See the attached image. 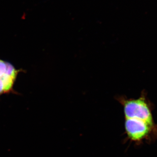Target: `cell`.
Listing matches in <instances>:
<instances>
[{
  "mask_svg": "<svg viewBox=\"0 0 157 157\" xmlns=\"http://www.w3.org/2000/svg\"><path fill=\"white\" fill-rule=\"evenodd\" d=\"M125 118L136 119L155 127L151 109L144 95L136 99H122Z\"/></svg>",
  "mask_w": 157,
  "mask_h": 157,
  "instance_id": "1",
  "label": "cell"
},
{
  "mask_svg": "<svg viewBox=\"0 0 157 157\" xmlns=\"http://www.w3.org/2000/svg\"><path fill=\"white\" fill-rule=\"evenodd\" d=\"M21 71L11 63L0 59V97L14 93V83Z\"/></svg>",
  "mask_w": 157,
  "mask_h": 157,
  "instance_id": "2",
  "label": "cell"
},
{
  "mask_svg": "<svg viewBox=\"0 0 157 157\" xmlns=\"http://www.w3.org/2000/svg\"><path fill=\"white\" fill-rule=\"evenodd\" d=\"M125 128L131 140L139 141L146 138L155 127L140 120L126 118Z\"/></svg>",
  "mask_w": 157,
  "mask_h": 157,
  "instance_id": "3",
  "label": "cell"
}]
</instances>
